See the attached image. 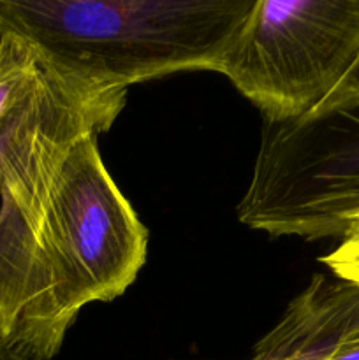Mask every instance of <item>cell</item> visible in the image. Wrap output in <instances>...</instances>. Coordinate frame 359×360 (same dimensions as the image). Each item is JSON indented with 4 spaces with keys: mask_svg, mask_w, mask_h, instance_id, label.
<instances>
[{
    "mask_svg": "<svg viewBox=\"0 0 359 360\" xmlns=\"http://www.w3.org/2000/svg\"><path fill=\"white\" fill-rule=\"evenodd\" d=\"M97 137L87 134L67 153L46 224L53 302L65 333L84 306L122 295L148 252L146 229L106 169Z\"/></svg>",
    "mask_w": 359,
    "mask_h": 360,
    "instance_id": "5",
    "label": "cell"
},
{
    "mask_svg": "<svg viewBox=\"0 0 359 360\" xmlns=\"http://www.w3.org/2000/svg\"><path fill=\"white\" fill-rule=\"evenodd\" d=\"M127 91H104L42 63L0 118V329L41 360L65 338L53 302L46 224L56 176L83 136L106 132Z\"/></svg>",
    "mask_w": 359,
    "mask_h": 360,
    "instance_id": "1",
    "label": "cell"
},
{
    "mask_svg": "<svg viewBox=\"0 0 359 360\" xmlns=\"http://www.w3.org/2000/svg\"><path fill=\"white\" fill-rule=\"evenodd\" d=\"M331 274L359 287V218L351 225L340 245L322 259Z\"/></svg>",
    "mask_w": 359,
    "mask_h": 360,
    "instance_id": "8",
    "label": "cell"
},
{
    "mask_svg": "<svg viewBox=\"0 0 359 360\" xmlns=\"http://www.w3.org/2000/svg\"><path fill=\"white\" fill-rule=\"evenodd\" d=\"M329 360H359V319L352 323Z\"/></svg>",
    "mask_w": 359,
    "mask_h": 360,
    "instance_id": "9",
    "label": "cell"
},
{
    "mask_svg": "<svg viewBox=\"0 0 359 360\" xmlns=\"http://www.w3.org/2000/svg\"><path fill=\"white\" fill-rule=\"evenodd\" d=\"M0 360H41L30 350H27L21 345L14 343V341L7 340V338H0Z\"/></svg>",
    "mask_w": 359,
    "mask_h": 360,
    "instance_id": "10",
    "label": "cell"
},
{
    "mask_svg": "<svg viewBox=\"0 0 359 360\" xmlns=\"http://www.w3.org/2000/svg\"><path fill=\"white\" fill-rule=\"evenodd\" d=\"M236 211L273 238H344L359 218V101L310 123L264 122Z\"/></svg>",
    "mask_w": 359,
    "mask_h": 360,
    "instance_id": "4",
    "label": "cell"
},
{
    "mask_svg": "<svg viewBox=\"0 0 359 360\" xmlns=\"http://www.w3.org/2000/svg\"><path fill=\"white\" fill-rule=\"evenodd\" d=\"M256 0H0V21L60 76L104 91L218 72Z\"/></svg>",
    "mask_w": 359,
    "mask_h": 360,
    "instance_id": "2",
    "label": "cell"
},
{
    "mask_svg": "<svg viewBox=\"0 0 359 360\" xmlns=\"http://www.w3.org/2000/svg\"><path fill=\"white\" fill-rule=\"evenodd\" d=\"M0 338H2V329H0Z\"/></svg>",
    "mask_w": 359,
    "mask_h": 360,
    "instance_id": "11",
    "label": "cell"
},
{
    "mask_svg": "<svg viewBox=\"0 0 359 360\" xmlns=\"http://www.w3.org/2000/svg\"><path fill=\"white\" fill-rule=\"evenodd\" d=\"M218 72L270 123L359 101V0H256Z\"/></svg>",
    "mask_w": 359,
    "mask_h": 360,
    "instance_id": "3",
    "label": "cell"
},
{
    "mask_svg": "<svg viewBox=\"0 0 359 360\" xmlns=\"http://www.w3.org/2000/svg\"><path fill=\"white\" fill-rule=\"evenodd\" d=\"M358 319V285L315 274L256 345L250 360H329Z\"/></svg>",
    "mask_w": 359,
    "mask_h": 360,
    "instance_id": "6",
    "label": "cell"
},
{
    "mask_svg": "<svg viewBox=\"0 0 359 360\" xmlns=\"http://www.w3.org/2000/svg\"><path fill=\"white\" fill-rule=\"evenodd\" d=\"M42 69L28 39L0 21V118L13 108Z\"/></svg>",
    "mask_w": 359,
    "mask_h": 360,
    "instance_id": "7",
    "label": "cell"
}]
</instances>
